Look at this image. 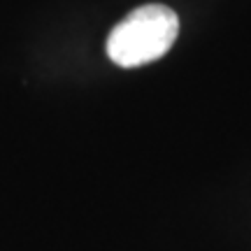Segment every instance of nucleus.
<instances>
[{
    "instance_id": "f257e3e1",
    "label": "nucleus",
    "mask_w": 251,
    "mask_h": 251,
    "mask_svg": "<svg viewBox=\"0 0 251 251\" xmlns=\"http://www.w3.org/2000/svg\"><path fill=\"white\" fill-rule=\"evenodd\" d=\"M179 33V19L165 5H144L133 9L112 28L107 56L121 68H137L158 61L170 51Z\"/></svg>"
}]
</instances>
